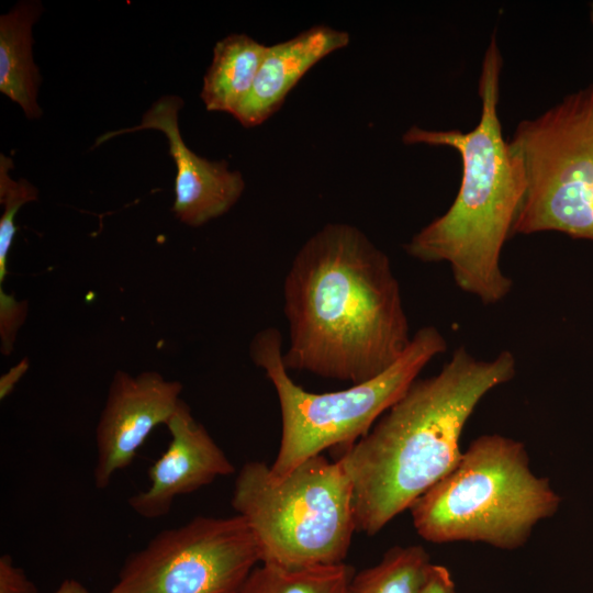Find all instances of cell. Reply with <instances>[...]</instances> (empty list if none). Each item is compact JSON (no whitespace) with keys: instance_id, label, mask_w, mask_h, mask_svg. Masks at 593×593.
<instances>
[{"instance_id":"10","label":"cell","mask_w":593,"mask_h":593,"mask_svg":"<svg viewBox=\"0 0 593 593\" xmlns=\"http://www.w3.org/2000/svg\"><path fill=\"white\" fill-rule=\"evenodd\" d=\"M182 105L180 97L164 96L145 112L139 125L108 132L97 138L94 146L141 130L164 133L177 167L171 210L180 222L198 227L233 208L244 192L245 181L239 171L228 168L226 160H209L186 145L178 125V112Z\"/></svg>"},{"instance_id":"19","label":"cell","mask_w":593,"mask_h":593,"mask_svg":"<svg viewBox=\"0 0 593 593\" xmlns=\"http://www.w3.org/2000/svg\"><path fill=\"white\" fill-rule=\"evenodd\" d=\"M417 593H456L449 570L444 566L432 563Z\"/></svg>"},{"instance_id":"6","label":"cell","mask_w":593,"mask_h":593,"mask_svg":"<svg viewBox=\"0 0 593 593\" xmlns=\"http://www.w3.org/2000/svg\"><path fill=\"white\" fill-rule=\"evenodd\" d=\"M447 348L437 327L423 326L403 355L380 374L344 390L313 393L289 376L281 333L273 327L259 331L250 342L249 355L276 390L282 424L279 450L269 465L271 475L282 478L328 448L355 444Z\"/></svg>"},{"instance_id":"3","label":"cell","mask_w":593,"mask_h":593,"mask_svg":"<svg viewBox=\"0 0 593 593\" xmlns=\"http://www.w3.org/2000/svg\"><path fill=\"white\" fill-rule=\"evenodd\" d=\"M502 66L493 35L482 60L481 114L473 130L433 131L413 125L402 135L406 145L456 149L462 168L451 205L414 234L404 249L422 262L448 264L457 287L484 305L502 302L512 291L513 281L501 267V255L524 192L497 113Z\"/></svg>"},{"instance_id":"20","label":"cell","mask_w":593,"mask_h":593,"mask_svg":"<svg viewBox=\"0 0 593 593\" xmlns=\"http://www.w3.org/2000/svg\"><path fill=\"white\" fill-rule=\"evenodd\" d=\"M29 369V360L22 359L0 378V399H5Z\"/></svg>"},{"instance_id":"22","label":"cell","mask_w":593,"mask_h":593,"mask_svg":"<svg viewBox=\"0 0 593 593\" xmlns=\"http://www.w3.org/2000/svg\"><path fill=\"white\" fill-rule=\"evenodd\" d=\"M591 18H592V23H593V3L591 5Z\"/></svg>"},{"instance_id":"11","label":"cell","mask_w":593,"mask_h":593,"mask_svg":"<svg viewBox=\"0 0 593 593\" xmlns=\"http://www.w3.org/2000/svg\"><path fill=\"white\" fill-rule=\"evenodd\" d=\"M166 426L170 440L148 468L149 486L127 500L132 511L146 519L167 516L178 496L235 472L231 460L183 400Z\"/></svg>"},{"instance_id":"7","label":"cell","mask_w":593,"mask_h":593,"mask_svg":"<svg viewBox=\"0 0 593 593\" xmlns=\"http://www.w3.org/2000/svg\"><path fill=\"white\" fill-rule=\"evenodd\" d=\"M507 143L524 184L512 236L593 240V85L521 121Z\"/></svg>"},{"instance_id":"18","label":"cell","mask_w":593,"mask_h":593,"mask_svg":"<svg viewBox=\"0 0 593 593\" xmlns=\"http://www.w3.org/2000/svg\"><path fill=\"white\" fill-rule=\"evenodd\" d=\"M0 593H37L24 570L14 564L10 555L0 557Z\"/></svg>"},{"instance_id":"15","label":"cell","mask_w":593,"mask_h":593,"mask_svg":"<svg viewBox=\"0 0 593 593\" xmlns=\"http://www.w3.org/2000/svg\"><path fill=\"white\" fill-rule=\"evenodd\" d=\"M354 574L344 562L307 568L261 563L249 573L239 593H347Z\"/></svg>"},{"instance_id":"17","label":"cell","mask_w":593,"mask_h":593,"mask_svg":"<svg viewBox=\"0 0 593 593\" xmlns=\"http://www.w3.org/2000/svg\"><path fill=\"white\" fill-rule=\"evenodd\" d=\"M12 168V159L1 154L0 202L3 213L0 219V287L7 277L8 255L15 235V214L23 204L38 199V190L31 182L10 177L9 170Z\"/></svg>"},{"instance_id":"1","label":"cell","mask_w":593,"mask_h":593,"mask_svg":"<svg viewBox=\"0 0 593 593\" xmlns=\"http://www.w3.org/2000/svg\"><path fill=\"white\" fill-rule=\"evenodd\" d=\"M288 370L371 379L409 347V320L388 255L358 227L328 223L296 253L283 284Z\"/></svg>"},{"instance_id":"8","label":"cell","mask_w":593,"mask_h":593,"mask_svg":"<svg viewBox=\"0 0 593 593\" xmlns=\"http://www.w3.org/2000/svg\"><path fill=\"white\" fill-rule=\"evenodd\" d=\"M258 562L242 516H195L130 553L109 593H239Z\"/></svg>"},{"instance_id":"14","label":"cell","mask_w":593,"mask_h":593,"mask_svg":"<svg viewBox=\"0 0 593 593\" xmlns=\"http://www.w3.org/2000/svg\"><path fill=\"white\" fill-rule=\"evenodd\" d=\"M267 48L246 34H230L215 44L200 93L208 111L233 115L253 88Z\"/></svg>"},{"instance_id":"13","label":"cell","mask_w":593,"mask_h":593,"mask_svg":"<svg viewBox=\"0 0 593 593\" xmlns=\"http://www.w3.org/2000/svg\"><path fill=\"white\" fill-rule=\"evenodd\" d=\"M42 13L40 1H21L0 16V91L30 120L41 118V74L33 61L32 27Z\"/></svg>"},{"instance_id":"9","label":"cell","mask_w":593,"mask_h":593,"mask_svg":"<svg viewBox=\"0 0 593 593\" xmlns=\"http://www.w3.org/2000/svg\"><path fill=\"white\" fill-rule=\"evenodd\" d=\"M181 392V382L156 371L113 374L96 428L97 489L108 488L116 472L131 466L154 428L167 425L182 401Z\"/></svg>"},{"instance_id":"12","label":"cell","mask_w":593,"mask_h":593,"mask_svg":"<svg viewBox=\"0 0 593 593\" xmlns=\"http://www.w3.org/2000/svg\"><path fill=\"white\" fill-rule=\"evenodd\" d=\"M347 32L312 26L296 36L268 46L248 96L233 116L244 127L262 124L276 113L289 92L317 61L349 44Z\"/></svg>"},{"instance_id":"5","label":"cell","mask_w":593,"mask_h":593,"mask_svg":"<svg viewBox=\"0 0 593 593\" xmlns=\"http://www.w3.org/2000/svg\"><path fill=\"white\" fill-rule=\"evenodd\" d=\"M231 504L251 530L260 563L307 568L343 563L357 530L354 486L342 463L322 454L282 478L246 462Z\"/></svg>"},{"instance_id":"21","label":"cell","mask_w":593,"mask_h":593,"mask_svg":"<svg viewBox=\"0 0 593 593\" xmlns=\"http://www.w3.org/2000/svg\"><path fill=\"white\" fill-rule=\"evenodd\" d=\"M54 593H90L86 586L75 579L64 580Z\"/></svg>"},{"instance_id":"2","label":"cell","mask_w":593,"mask_h":593,"mask_svg":"<svg viewBox=\"0 0 593 593\" xmlns=\"http://www.w3.org/2000/svg\"><path fill=\"white\" fill-rule=\"evenodd\" d=\"M515 374L511 350L485 360L460 346L344 448L338 461L353 482L357 530L376 535L446 475L462 454L460 437L478 404Z\"/></svg>"},{"instance_id":"16","label":"cell","mask_w":593,"mask_h":593,"mask_svg":"<svg viewBox=\"0 0 593 593\" xmlns=\"http://www.w3.org/2000/svg\"><path fill=\"white\" fill-rule=\"evenodd\" d=\"M430 566L424 547L395 546L376 566L354 574L347 593H417Z\"/></svg>"},{"instance_id":"4","label":"cell","mask_w":593,"mask_h":593,"mask_svg":"<svg viewBox=\"0 0 593 593\" xmlns=\"http://www.w3.org/2000/svg\"><path fill=\"white\" fill-rule=\"evenodd\" d=\"M561 499L530 469L523 443L481 435L456 466L409 508L417 534L434 544L483 542L513 550L555 515Z\"/></svg>"}]
</instances>
